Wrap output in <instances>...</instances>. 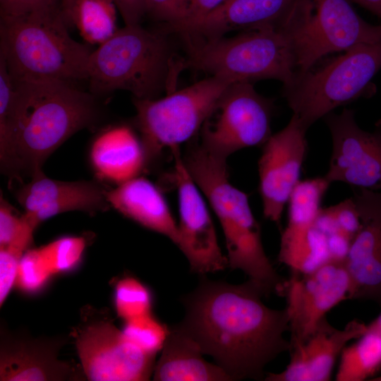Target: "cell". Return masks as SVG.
I'll list each match as a JSON object with an SVG mask.
<instances>
[{
    "label": "cell",
    "mask_w": 381,
    "mask_h": 381,
    "mask_svg": "<svg viewBox=\"0 0 381 381\" xmlns=\"http://www.w3.org/2000/svg\"><path fill=\"white\" fill-rule=\"evenodd\" d=\"M201 277L181 298L185 315L177 325L233 380H265L266 365L291 349L286 308L267 306L263 294L249 281L231 284Z\"/></svg>",
    "instance_id": "6da1fadb"
},
{
    "label": "cell",
    "mask_w": 381,
    "mask_h": 381,
    "mask_svg": "<svg viewBox=\"0 0 381 381\" xmlns=\"http://www.w3.org/2000/svg\"><path fill=\"white\" fill-rule=\"evenodd\" d=\"M13 81L10 114L0 125L2 171L30 178L66 140L101 118L96 95L57 80Z\"/></svg>",
    "instance_id": "7a4b0ae2"
},
{
    "label": "cell",
    "mask_w": 381,
    "mask_h": 381,
    "mask_svg": "<svg viewBox=\"0 0 381 381\" xmlns=\"http://www.w3.org/2000/svg\"><path fill=\"white\" fill-rule=\"evenodd\" d=\"M182 159L219 221L228 267L243 272L264 296H282L286 279L278 274L267 256L248 195L230 183L226 163L211 157L195 138Z\"/></svg>",
    "instance_id": "3957f363"
},
{
    "label": "cell",
    "mask_w": 381,
    "mask_h": 381,
    "mask_svg": "<svg viewBox=\"0 0 381 381\" xmlns=\"http://www.w3.org/2000/svg\"><path fill=\"white\" fill-rule=\"evenodd\" d=\"M185 60H176L171 43L162 31L140 24L126 25L90 55L87 80L97 97L116 90L133 98L154 99L163 90H174Z\"/></svg>",
    "instance_id": "277c9868"
},
{
    "label": "cell",
    "mask_w": 381,
    "mask_h": 381,
    "mask_svg": "<svg viewBox=\"0 0 381 381\" xmlns=\"http://www.w3.org/2000/svg\"><path fill=\"white\" fill-rule=\"evenodd\" d=\"M61 8L1 17L0 55L14 81L87 80L92 51L69 35Z\"/></svg>",
    "instance_id": "5b68a950"
},
{
    "label": "cell",
    "mask_w": 381,
    "mask_h": 381,
    "mask_svg": "<svg viewBox=\"0 0 381 381\" xmlns=\"http://www.w3.org/2000/svg\"><path fill=\"white\" fill-rule=\"evenodd\" d=\"M188 49L185 68H193L231 83L276 79L284 87L297 73L294 42L287 26H266L231 37L202 41Z\"/></svg>",
    "instance_id": "8992f818"
},
{
    "label": "cell",
    "mask_w": 381,
    "mask_h": 381,
    "mask_svg": "<svg viewBox=\"0 0 381 381\" xmlns=\"http://www.w3.org/2000/svg\"><path fill=\"white\" fill-rule=\"evenodd\" d=\"M232 83L208 76L160 99H136L134 124L143 145L147 169L166 149L192 140Z\"/></svg>",
    "instance_id": "52a82bcc"
},
{
    "label": "cell",
    "mask_w": 381,
    "mask_h": 381,
    "mask_svg": "<svg viewBox=\"0 0 381 381\" xmlns=\"http://www.w3.org/2000/svg\"><path fill=\"white\" fill-rule=\"evenodd\" d=\"M381 68V41L357 45L323 66L296 74L284 87L289 107L308 129L336 108L362 96Z\"/></svg>",
    "instance_id": "ba28073f"
},
{
    "label": "cell",
    "mask_w": 381,
    "mask_h": 381,
    "mask_svg": "<svg viewBox=\"0 0 381 381\" xmlns=\"http://www.w3.org/2000/svg\"><path fill=\"white\" fill-rule=\"evenodd\" d=\"M284 22L294 42L297 74L332 52L381 41V25L361 18L349 0H297Z\"/></svg>",
    "instance_id": "9c48e42d"
},
{
    "label": "cell",
    "mask_w": 381,
    "mask_h": 381,
    "mask_svg": "<svg viewBox=\"0 0 381 381\" xmlns=\"http://www.w3.org/2000/svg\"><path fill=\"white\" fill-rule=\"evenodd\" d=\"M273 100L250 82L231 84L199 132L198 142L214 159L226 163L233 153L261 146L271 136Z\"/></svg>",
    "instance_id": "30bf717a"
},
{
    "label": "cell",
    "mask_w": 381,
    "mask_h": 381,
    "mask_svg": "<svg viewBox=\"0 0 381 381\" xmlns=\"http://www.w3.org/2000/svg\"><path fill=\"white\" fill-rule=\"evenodd\" d=\"M72 335L88 380L144 381L153 375L155 356L132 344L104 314L87 315Z\"/></svg>",
    "instance_id": "8fae6325"
},
{
    "label": "cell",
    "mask_w": 381,
    "mask_h": 381,
    "mask_svg": "<svg viewBox=\"0 0 381 381\" xmlns=\"http://www.w3.org/2000/svg\"><path fill=\"white\" fill-rule=\"evenodd\" d=\"M351 289L345 262L329 260L310 273H291L282 296L286 301L291 348L304 343L332 308L350 299Z\"/></svg>",
    "instance_id": "7c38bea8"
},
{
    "label": "cell",
    "mask_w": 381,
    "mask_h": 381,
    "mask_svg": "<svg viewBox=\"0 0 381 381\" xmlns=\"http://www.w3.org/2000/svg\"><path fill=\"white\" fill-rule=\"evenodd\" d=\"M324 121L332 137V154L325 177L352 188L381 190V119L372 131L357 123L354 111L331 112Z\"/></svg>",
    "instance_id": "4fadbf2b"
},
{
    "label": "cell",
    "mask_w": 381,
    "mask_h": 381,
    "mask_svg": "<svg viewBox=\"0 0 381 381\" xmlns=\"http://www.w3.org/2000/svg\"><path fill=\"white\" fill-rule=\"evenodd\" d=\"M171 152L174 157L171 178L177 190L179 212L176 246L192 272L205 276L222 271L228 267V260L219 245L204 195L188 173L179 149Z\"/></svg>",
    "instance_id": "5bb4252c"
},
{
    "label": "cell",
    "mask_w": 381,
    "mask_h": 381,
    "mask_svg": "<svg viewBox=\"0 0 381 381\" xmlns=\"http://www.w3.org/2000/svg\"><path fill=\"white\" fill-rule=\"evenodd\" d=\"M307 130L293 114L288 124L262 145L258 165L263 214L278 226L290 195L301 181L308 150Z\"/></svg>",
    "instance_id": "9a60e30c"
},
{
    "label": "cell",
    "mask_w": 381,
    "mask_h": 381,
    "mask_svg": "<svg viewBox=\"0 0 381 381\" xmlns=\"http://www.w3.org/2000/svg\"><path fill=\"white\" fill-rule=\"evenodd\" d=\"M352 188L361 226L345 260L351 284L350 299L381 306V190Z\"/></svg>",
    "instance_id": "2e32d148"
},
{
    "label": "cell",
    "mask_w": 381,
    "mask_h": 381,
    "mask_svg": "<svg viewBox=\"0 0 381 381\" xmlns=\"http://www.w3.org/2000/svg\"><path fill=\"white\" fill-rule=\"evenodd\" d=\"M106 189L93 181H63L50 179L40 172L21 186L15 197L24 214L36 228L44 221L69 211L94 214L110 205Z\"/></svg>",
    "instance_id": "e0dca14e"
},
{
    "label": "cell",
    "mask_w": 381,
    "mask_h": 381,
    "mask_svg": "<svg viewBox=\"0 0 381 381\" xmlns=\"http://www.w3.org/2000/svg\"><path fill=\"white\" fill-rule=\"evenodd\" d=\"M1 381H64L74 378V368L60 360L61 337H33L1 329Z\"/></svg>",
    "instance_id": "ac0fdd59"
},
{
    "label": "cell",
    "mask_w": 381,
    "mask_h": 381,
    "mask_svg": "<svg viewBox=\"0 0 381 381\" xmlns=\"http://www.w3.org/2000/svg\"><path fill=\"white\" fill-rule=\"evenodd\" d=\"M367 324L354 319L343 329L331 325L325 318L304 343L291 348L290 361L279 373H268L265 381H329L334 364L352 339L365 333Z\"/></svg>",
    "instance_id": "d6986e66"
},
{
    "label": "cell",
    "mask_w": 381,
    "mask_h": 381,
    "mask_svg": "<svg viewBox=\"0 0 381 381\" xmlns=\"http://www.w3.org/2000/svg\"><path fill=\"white\" fill-rule=\"evenodd\" d=\"M105 195L110 207L176 245L178 224L160 188L147 179L136 176L106 189Z\"/></svg>",
    "instance_id": "ffe728a7"
},
{
    "label": "cell",
    "mask_w": 381,
    "mask_h": 381,
    "mask_svg": "<svg viewBox=\"0 0 381 381\" xmlns=\"http://www.w3.org/2000/svg\"><path fill=\"white\" fill-rule=\"evenodd\" d=\"M89 161L99 179L117 185L147 169L140 138L127 126H112L100 132L90 145Z\"/></svg>",
    "instance_id": "44dd1931"
},
{
    "label": "cell",
    "mask_w": 381,
    "mask_h": 381,
    "mask_svg": "<svg viewBox=\"0 0 381 381\" xmlns=\"http://www.w3.org/2000/svg\"><path fill=\"white\" fill-rule=\"evenodd\" d=\"M296 1L226 0L203 20L188 47L224 37L231 31L278 25Z\"/></svg>",
    "instance_id": "7402d4cb"
},
{
    "label": "cell",
    "mask_w": 381,
    "mask_h": 381,
    "mask_svg": "<svg viewBox=\"0 0 381 381\" xmlns=\"http://www.w3.org/2000/svg\"><path fill=\"white\" fill-rule=\"evenodd\" d=\"M198 343L178 325L170 332L155 363L157 381H230L231 377L216 363L207 362Z\"/></svg>",
    "instance_id": "603a6c76"
},
{
    "label": "cell",
    "mask_w": 381,
    "mask_h": 381,
    "mask_svg": "<svg viewBox=\"0 0 381 381\" xmlns=\"http://www.w3.org/2000/svg\"><path fill=\"white\" fill-rule=\"evenodd\" d=\"M315 222L287 221L282 231L278 260L291 273H310L330 260L327 236Z\"/></svg>",
    "instance_id": "cb8c5ba5"
},
{
    "label": "cell",
    "mask_w": 381,
    "mask_h": 381,
    "mask_svg": "<svg viewBox=\"0 0 381 381\" xmlns=\"http://www.w3.org/2000/svg\"><path fill=\"white\" fill-rule=\"evenodd\" d=\"M336 381H363L381 370V333L366 330L339 356Z\"/></svg>",
    "instance_id": "d4e9b609"
},
{
    "label": "cell",
    "mask_w": 381,
    "mask_h": 381,
    "mask_svg": "<svg viewBox=\"0 0 381 381\" xmlns=\"http://www.w3.org/2000/svg\"><path fill=\"white\" fill-rule=\"evenodd\" d=\"M114 0H75L68 23L76 26L91 44H101L118 30Z\"/></svg>",
    "instance_id": "484cf974"
},
{
    "label": "cell",
    "mask_w": 381,
    "mask_h": 381,
    "mask_svg": "<svg viewBox=\"0 0 381 381\" xmlns=\"http://www.w3.org/2000/svg\"><path fill=\"white\" fill-rule=\"evenodd\" d=\"M114 307L117 316L124 321L151 313L152 294L138 279L122 278L115 286Z\"/></svg>",
    "instance_id": "4316f807"
},
{
    "label": "cell",
    "mask_w": 381,
    "mask_h": 381,
    "mask_svg": "<svg viewBox=\"0 0 381 381\" xmlns=\"http://www.w3.org/2000/svg\"><path fill=\"white\" fill-rule=\"evenodd\" d=\"M121 330L132 344L155 356L162 351L170 332V328L152 313L124 321Z\"/></svg>",
    "instance_id": "83f0119b"
},
{
    "label": "cell",
    "mask_w": 381,
    "mask_h": 381,
    "mask_svg": "<svg viewBox=\"0 0 381 381\" xmlns=\"http://www.w3.org/2000/svg\"><path fill=\"white\" fill-rule=\"evenodd\" d=\"M86 241L82 236H63L40 247L54 275L73 270L82 260Z\"/></svg>",
    "instance_id": "f1b7e54d"
},
{
    "label": "cell",
    "mask_w": 381,
    "mask_h": 381,
    "mask_svg": "<svg viewBox=\"0 0 381 381\" xmlns=\"http://www.w3.org/2000/svg\"><path fill=\"white\" fill-rule=\"evenodd\" d=\"M0 200V248L15 247L26 251L37 228L25 214L16 213L2 196Z\"/></svg>",
    "instance_id": "f546056e"
},
{
    "label": "cell",
    "mask_w": 381,
    "mask_h": 381,
    "mask_svg": "<svg viewBox=\"0 0 381 381\" xmlns=\"http://www.w3.org/2000/svg\"><path fill=\"white\" fill-rule=\"evenodd\" d=\"M53 275L40 247L28 248L20 259L16 286L26 294H35L47 284Z\"/></svg>",
    "instance_id": "4dcf8cb0"
},
{
    "label": "cell",
    "mask_w": 381,
    "mask_h": 381,
    "mask_svg": "<svg viewBox=\"0 0 381 381\" xmlns=\"http://www.w3.org/2000/svg\"><path fill=\"white\" fill-rule=\"evenodd\" d=\"M190 4V0H147L145 15L164 24L167 31L179 34L186 21Z\"/></svg>",
    "instance_id": "1f68e13d"
},
{
    "label": "cell",
    "mask_w": 381,
    "mask_h": 381,
    "mask_svg": "<svg viewBox=\"0 0 381 381\" xmlns=\"http://www.w3.org/2000/svg\"><path fill=\"white\" fill-rule=\"evenodd\" d=\"M25 251L13 247L0 248V306L16 286L20 259Z\"/></svg>",
    "instance_id": "d6a6232c"
},
{
    "label": "cell",
    "mask_w": 381,
    "mask_h": 381,
    "mask_svg": "<svg viewBox=\"0 0 381 381\" xmlns=\"http://www.w3.org/2000/svg\"><path fill=\"white\" fill-rule=\"evenodd\" d=\"M226 0H190L186 21L178 35L186 44H190L203 20Z\"/></svg>",
    "instance_id": "836d02e7"
},
{
    "label": "cell",
    "mask_w": 381,
    "mask_h": 381,
    "mask_svg": "<svg viewBox=\"0 0 381 381\" xmlns=\"http://www.w3.org/2000/svg\"><path fill=\"white\" fill-rule=\"evenodd\" d=\"M339 229L352 239L358 232L361 221L351 197L331 206Z\"/></svg>",
    "instance_id": "e575fe53"
},
{
    "label": "cell",
    "mask_w": 381,
    "mask_h": 381,
    "mask_svg": "<svg viewBox=\"0 0 381 381\" xmlns=\"http://www.w3.org/2000/svg\"><path fill=\"white\" fill-rule=\"evenodd\" d=\"M58 0H0L1 17H17L58 8Z\"/></svg>",
    "instance_id": "d590c367"
},
{
    "label": "cell",
    "mask_w": 381,
    "mask_h": 381,
    "mask_svg": "<svg viewBox=\"0 0 381 381\" xmlns=\"http://www.w3.org/2000/svg\"><path fill=\"white\" fill-rule=\"evenodd\" d=\"M126 25L140 24L146 13L147 0H114Z\"/></svg>",
    "instance_id": "8d00e7d4"
},
{
    "label": "cell",
    "mask_w": 381,
    "mask_h": 381,
    "mask_svg": "<svg viewBox=\"0 0 381 381\" xmlns=\"http://www.w3.org/2000/svg\"><path fill=\"white\" fill-rule=\"evenodd\" d=\"M352 238L341 231L327 236L330 260L345 262Z\"/></svg>",
    "instance_id": "74e56055"
},
{
    "label": "cell",
    "mask_w": 381,
    "mask_h": 381,
    "mask_svg": "<svg viewBox=\"0 0 381 381\" xmlns=\"http://www.w3.org/2000/svg\"><path fill=\"white\" fill-rule=\"evenodd\" d=\"M373 13L381 20V0H349Z\"/></svg>",
    "instance_id": "f35d334b"
},
{
    "label": "cell",
    "mask_w": 381,
    "mask_h": 381,
    "mask_svg": "<svg viewBox=\"0 0 381 381\" xmlns=\"http://www.w3.org/2000/svg\"><path fill=\"white\" fill-rule=\"evenodd\" d=\"M75 1V0H61V9L68 24V17Z\"/></svg>",
    "instance_id": "ab89813d"
},
{
    "label": "cell",
    "mask_w": 381,
    "mask_h": 381,
    "mask_svg": "<svg viewBox=\"0 0 381 381\" xmlns=\"http://www.w3.org/2000/svg\"><path fill=\"white\" fill-rule=\"evenodd\" d=\"M367 330L381 332V313L366 325Z\"/></svg>",
    "instance_id": "60d3db41"
},
{
    "label": "cell",
    "mask_w": 381,
    "mask_h": 381,
    "mask_svg": "<svg viewBox=\"0 0 381 381\" xmlns=\"http://www.w3.org/2000/svg\"><path fill=\"white\" fill-rule=\"evenodd\" d=\"M380 332V333H381V332Z\"/></svg>",
    "instance_id": "b9f144b4"
}]
</instances>
